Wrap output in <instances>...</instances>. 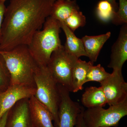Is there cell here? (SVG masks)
I'll use <instances>...</instances> for the list:
<instances>
[{
    "label": "cell",
    "mask_w": 127,
    "mask_h": 127,
    "mask_svg": "<svg viewBox=\"0 0 127 127\" xmlns=\"http://www.w3.org/2000/svg\"><path fill=\"white\" fill-rule=\"evenodd\" d=\"M50 0H10L1 27L0 51L28 45L50 16Z\"/></svg>",
    "instance_id": "cell-1"
},
{
    "label": "cell",
    "mask_w": 127,
    "mask_h": 127,
    "mask_svg": "<svg viewBox=\"0 0 127 127\" xmlns=\"http://www.w3.org/2000/svg\"><path fill=\"white\" fill-rule=\"evenodd\" d=\"M0 54L10 74L11 85L36 87L34 76L38 65L27 45H22L9 51H0Z\"/></svg>",
    "instance_id": "cell-2"
},
{
    "label": "cell",
    "mask_w": 127,
    "mask_h": 127,
    "mask_svg": "<svg viewBox=\"0 0 127 127\" xmlns=\"http://www.w3.org/2000/svg\"><path fill=\"white\" fill-rule=\"evenodd\" d=\"M61 29L59 21L49 16L43 30L34 34L27 46L38 65L47 66L53 53L62 46L59 37Z\"/></svg>",
    "instance_id": "cell-3"
},
{
    "label": "cell",
    "mask_w": 127,
    "mask_h": 127,
    "mask_svg": "<svg viewBox=\"0 0 127 127\" xmlns=\"http://www.w3.org/2000/svg\"><path fill=\"white\" fill-rule=\"evenodd\" d=\"M34 79L36 87L34 96L49 109L53 117L54 126L57 127L59 123L58 109L60 102L58 84L47 66L38 65Z\"/></svg>",
    "instance_id": "cell-4"
},
{
    "label": "cell",
    "mask_w": 127,
    "mask_h": 127,
    "mask_svg": "<svg viewBox=\"0 0 127 127\" xmlns=\"http://www.w3.org/2000/svg\"><path fill=\"white\" fill-rule=\"evenodd\" d=\"M127 115V99L108 108L98 107L84 109L83 118L87 127H117Z\"/></svg>",
    "instance_id": "cell-5"
},
{
    "label": "cell",
    "mask_w": 127,
    "mask_h": 127,
    "mask_svg": "<svg viewBox=\"0 0 127 127\" xmlns=\"http://www.w3.org/2000/svg\"><path fill=\"white\" fill-rule=\"evenodd\" d=\"M78 58L68 53L63 46L53 53L47 67L57 84L72 92V72Z\"/></svg>",
    "instance_id": "cell-6"
},
{
    "label": "cell",
    "mask_w": 127,
    "mask_h": 127,
    "mask_svg": "<svg viewBox=\"0 0 127 127\" xmlns=\"http://www.w3.org/2000/svg\"><path fill=\"white\" fill-rule=\"evenodd\" d=\"M60 95L58 109L59 123L57 127H75L78 114L83 107L71 99L69 91L58 84Z\"/></svg>",
    "instance_id": "cell-7"
},
{
    "label": "cell",
    "mask_w": 127,
    "mask_h": 127,
    "mask_svg": "<svg viewBox=\"0 0 127 127\" xmlns=\"http://www.w3.org/2000/svg\"><path fill=\"white\" fill-rule=\"evenodd\" d=\"M100 84L109 106L118 104L127 99V83L122 71L113 70L109 77Z\"/></svg>",
    "instance_id": "cell-8"
},
{
    "label": "cell",
    "mask_w": 127,
    "mask_h": 127,
    "mask_svg": "<svg viewBox=\"0 0 127 127\" xmlns=\"http://www.w3.org/2000/svg\"><path fill=\"white\" fill-rule=\"evenodd\" d=\"M36 88L22 85H11L0 94V118L18 101L34 96Z\"/></svg>",
    "instance_id": "cell-9"
},
{
    "label": "cell",
    "mask_w": 127,
    "mask_h": 127,
    "mask_svg": "<svg viewBox=\"0 0 127 127\" xmlns=\"http://www.w3.org/2000/svg\"><path fill=\"white\" fill-rule=\"evenodd\" d=\"M4 127H35L30 115L29 98L18 101L9 110Z\"/></svg>",
    "instance_id": "cell-10"
},
{
    "label": "cell",
    "mask_w": 127,
    "mask_h": 127,
    "mask_svg": "<svg viewBox=\"0 0 127 127\" xmlns=\"http://www.w3.org/2000/svg\"><path fill=\"white\" fill-rule=\"evenodd\" d=\"M127 60V23L122 25L117 40L111 49V60L108 65L113 70L122 71Z\"/></svg>",
    "instance_id": "cell-11"
},
{
    "label": "cell",
    "mask_w": 127,
    "mask_h": 127,
    "mask_svg": "<svg viewBox=\"0 0 127 127\" xmlns=\"http://www.w3.org/2000/svg\"><path fill=\"white\" fill-rule=\"evenodd\" d=\"M30 115L35 127H55L53 117L48 108L32 96L29 98Z\"/></svg>",
    "instance_id": "cell-12"
},
{
    "label": "cell",
    "mask_w": 127,
    "mask_h": 127,
    "mask_svg": "<svg viewBox=\"0 0 127 127\" xmlns=\"http://www.w3.org/2000/svg\"><path fill=\"white\" fill-rule=\"evenodd\" d=\"M110 32L98 35H86L82 38L85 52L90 61L94 63L97 61L101 49L111 36Z\"/></svg>",
    "instance_id": "cell-13"
},
{
    "label": "cell",
    "mask_w": 127,
    "mask_h": 127,
    "mask_svg": "<svg viewBox=\"0 0 127 127\" xmlns=\"http://www.w3.org/2000/svg\"><path fill=\"white\" fill-rule=\"evenodd\" d=\"M80 10L75 0H57L52 5L50 16L64 22L75 12Z\"/></svg>",
    "instance_id": "cell-14"
},
{
    "label": "cell",
    "mask_w": 127,
    "mask_h": 127,
    "mask_svg": "<svg viewBox=\"0 0 127 127\" xmlns=\"http://www.w3.org/2000/svg\"><path fill=\"white\" fill-rule=\"evenodd\" d=\"M60 23L61 28L66 36L65 43L63 46L66 51L78 58L82 56L87 57L81 39L78 38L63 22Z\"/></svg>",
    "instance_id": "cell-15"
},
{
    "label": "cell",
    "mask_w": 127,
    "mask_h": 127,
    "mask_svg": "<svg viewBox=\"0 0 127 127\" xmlns=\"http://www.w3.org/2000/svg\"><path fill=\"white\" fill-rule=\"evenodd\" d=\"M82 104L88 108L104 107L107 101L101 87H90L87 88L82 95Z\"/></svg>",
    "instance_id": "cell-16"
},
{
    "label": "cell",
    "mask_w": 127,
    "mask_h": 127,
    "mask_svg": "<svg viewBox=\"0 0 127 127\" xmlns=\"http://www.w3.org/2000/svg\"><path fill=\"white\" fill-rule=\"evenodd\" d=\"M93 64V63L90 61L87 62L79 58L77 60L72 70V92H77L82 90L89 69Z\"/></svg>",
    "instance_id": "cell-17"
},
{
    "label": "cell",
    "mask_w": 127,
    "mask_h": 127,
    "mask_svg": "<svg viewBox=\"0 0 127 127\" xmlns=\"http://www.w3.org/2000/svg\"><path fill=\"white\" fill-rule=\"evenodd\" d=\"M111 74L107 72L100 64L96 66L92 65L87 73L85 83L91 81L98 82L100 83L109 77Z\"/></svg>",
    "instance_id": "cell-18"
},
{
    "label": "cell",
    "mask_w": 127,
    "mask_h": 127,
    "mask_svg": "<svg viewBox=\"0 0 127 127\" xmlns=\"http://www.w3.org/2000/svg\"><path fill=\"white\" fill-rule=\"evenodd\" d=\"M63 22L74 32L78 28L86 25V19L82 12L79 10L73 12Z\"/></svg>",
    "instance_id": "cell-19"
},
{
    "label": "cell",
    "mask_w": 127,
    "mask_h": 127,
    "mask_svg": "<svg viewBox=\"0 0 127 127\" xmlns=\"http://www.w3.org/2000/svg\"><path fill=\"white\" fill-rule=\"evenodd\" d=\"M96 12L98 17L100 20L107 22L111 21L115 11L109 2L103 0L98 3Z\"/></svg>",
    "instance_id": "cell-20"
},
{
    "label": "cell",
    "mask_w": 127,
    "mask_h": 127,
    "mask_svg": "<svg viewBox=\"0 0 127 127\" xmlns=\"http://www.w3.org/2000/svg\"><path fill=\"white\" fill-rule=\"evenodd\" d=\"M11 85V77L4 60L0 54V94Z\"/></svg>",
    "instance_id": "cell-21"
},
{
    "label": "cell",
    "mask_w": 127,
    "mask_h": 127,
    "mask_svg": "<svg viewBox=\"0 0 127 127\" xmlns=\"http://www.w3.org/2000/svg\"><path fill=\"white\" fill-rule=\"evenodd\" d=\"M111 21L117 26L127 23V0H119L117 11L114 12Z\"/></svg>",
    "instance_id": "cell-22"
},
{
    "label": "cell",
    "mask_w": 127,
    "mask_h": 127,
    "mask_svg": "<svg viewBox=\"0 0 127 127\" xmlns=\"http://www.w3.org/2000/svg\"><path fill=\"white\" fill-rule=\"evenodd\" d=\"M6 0H0V43L1 39V27L6 8L5 4Z\"/></svg>",
    "instance_id": "cell-23"
},
{
    "label": "cell",
    "mask_w": 127,
    "mask_h": 127,
    "mask_svg": "<svg viewBox=\"0 0 127 127\" xmlns=\"http://www.w3.org/2000/svg\"><path fill=\"white\" fill-rule=\"evenodd\" d=\"M84 109L83 107L82 109L81 112L78 114L77 118L76 123L75 127H87L84 123V120L83 118V112Z\"/></svg>",
    "instance_id": "cell-24"
},
{
    "label": "cell",
    "mask_w": 127,
    "mask_h": 127,
    "mask_svg": "<svg viewBox=\"0 0 127 127\" xmlns=\"http://www.w3.org/2000/svg\"><path fill=\"white\" fill-rule=\"evenodd\" d=\"M9 111L6 112L0 118V127H4Z\"/></svg>",
    "instance_id": "cell-25"
},
{
    "label": "cell",
    "mask_w": 127,
    "mask_h": 127,
    "mask_svg": "<svg viewBox=\"0 0 127 127\" xmlns=\"http://www.w3.org/2000/svg\"><path fill=\"white\" fill-rule=\"evenodd\" d=\"M109 2L112 5L114 11H117L118 8V5L116 2V0H105Z\"/></svg>",
    "instance_id": "cell-26"
},
{
    "label": "cell",
    "mask_w": 127,
    "mask_h": 127,
    "mask_svg": "<svg viewBox=\"0 0 127 127\" xmlns=\"http://www.w3.org/2000/svg\"><path fill=\"white\" fill-rule=\"evenodd\" d=\"M56 0H50V2L52 5Z\"/></svg>",
    "instance_id": "cell-27"
}]
</instances>
